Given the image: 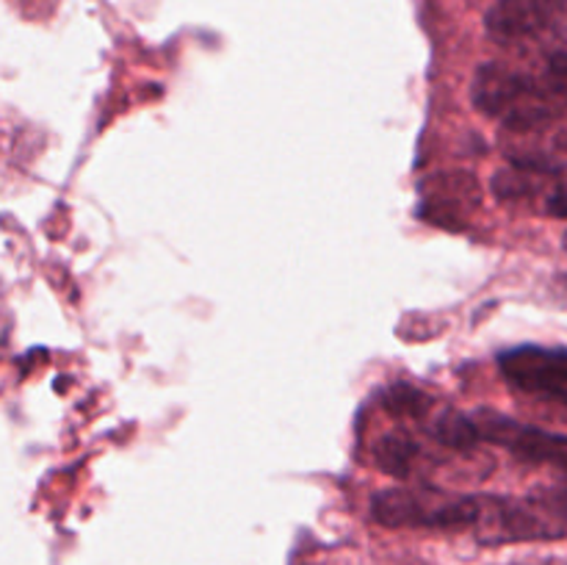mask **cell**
Wrapping results in <instances>:
<instances>
[{
    "label": "cell",
    "instance_id": "cell-1",
    "mask_svg": "<svg viewBox=\"0 0 567 565\" xmlns=\"http://www.w3.org/2000/svg\"><path fill=\"white\" fill-rule=\"evenodd\" d=\"M482 499L468 493H454L437 485L391 487L377 493L371 513L382 526L391 530H474L482 513Z\"/></svg>",
    "mask_w": 567,
    "mask_h": 565
},
{
    "label": "cell",
    "instance_id": "cell-2",
    "mask_svg": "<svg viewBox=\"0 0 567 565\" xmlns=\"http://www.w3.org/2000/svg\"><path fill=\"white\" fill-rule=\"evenodd\" d=\"M480 543L559 541L567 537V510L548 491L529 499L485 496L476 526L471 530Z\"/></svg>",
    "mask_w": 567,
    "mask_h": 565
},
{
    "label": "cell",
    "instance_id": "cell-3",
    "mask_svg": "<svg viewBox=\"0 0 567 565\" xmlns=\"http://www.w3.org/2000/svg\"><path fill=\"white\" fill-rule=\"evenodd\" d=\"M471 100L485 116H493L502 125L509 122L535 120V116L557 114V105L537 81L532 66L485 64L471 83Z\"/></svg>",
    "mask_w": 567,
    "mask_h": 565
},
{
    "label": "cell",
    "instance_id": "cell-4",
    "mask_svg": "<svg viewBox=\"0 0 567 565\" xmlns=\"http://www.w3.org/2000/svg\"><path fill=\"white\" fill-rule=\"evenodd\" d=\"M485 28L493 42L507 48L567 42V0H496Z\"/></svg>",
    "mask_w": 567,
    "mask_h": 565
},
{
    "label": "cell",
    "instance_id": "cell-5",
    "mask_svg": "<svg viewBox=\"0 0 567 565\" xmlns=\"http://www.w3.org/2000/svg\"><path fill=\"white\" fill-rule=\"evenodd\" d=\"M498 147L513 166L537 172L567 170V111L509 122L498 131Z\"/></svg>",
    "mask_w": 567,
    "mask_h": 565
},
{
    "label": "cell",
    "instance_id": "cell-6",
    "mask_svg": "<svg viewBox=\"0 0 567 565\" xmlns=\"http://www.w3.org/2000/svg\"><path fill=\"white\" fill-rule=\"evenodd\" d=\"M502 377L529 397L567 404V349L520 347L498 358Z\"/></svg>",
    "mask_w": 567,
    "mask_h": 565
},
{
    "label": "cell",
    "instance_id": "cell-7",
    "mask_svg": "<svg viewBox=\"0 0 567 565\" xmlns=\"http://www.w3.org/2000/svg\"><path fill=\"white\" fill-rule=\"evenodd\" d=\"M493 192L507 205H524L546 216H567V177L563 172H537L509 164L493 177Z\"/></svg>",
    "mask_w": 567,
    "mask_h": 565
},
{
    "label": "cell",
    "instance_id": "cell-8",
    "mask_svg": "<svg viewBox=\"0 0 567 565\" xmlns=\"http://www.w3.org/2000/svg\"><path fill=\"white\" fill-rule=\"evenodd\" d=\"M548 493H551V496L557 499V502L567 510V482H565V485H559V487H548Z\"/></svg>",
    "mask_w": 567,
    "mask_h": 565
},
{
    "label": "cell",
    "instance_id": "cell-9",
    "mask_svg": "<svg viewBox=\"0 0 567 565\" xmlns=\"http://www.w3.org/2000/svg\"><path fill=\"white\" fill-rule=\"evenodd\" d=\"M559 288H563V299H567V275L563 277V286H559Z\"/></svg>",
    "mask_w": 567,
    "mask_h": 565
},
{
    "label": "cell",
    "instance_id": "cell-10",
    "mask_svg": "<svg viewBox=\"0 0 567 565\" xmlns=\"http://www.w3.org/2000/svg\"><path fill=\"white\" fill-rule=\"evenodd\" d=\"M563 247H565V253H567V230H565V238H563Z\"/></svg>",
    "mask_w": 567,
    "mask_h": 565
}]
</instances>
